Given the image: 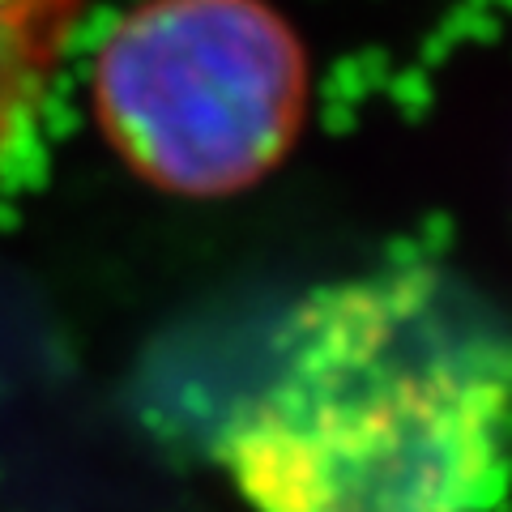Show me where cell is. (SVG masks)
<instances>
[{
	"mask_svg": "<svg viewBox=\"0 0 512 512\" xmlns=\"http://www.w3.org/2000/svg\"><path fill=\"white\" fill-rule=\"evenodd\" d=\"M218 457L248 512H491L512 487V325L436 265L316 286Z\"/></svg>",
	"mask_w": 512,
	"mask_h": 512,
	"instance_id": "1",
	"label": "cell"
},
{
	"mask_svg": "<svg viewBox=\"0 0 512 512\" xmlns=\"http://www.w3.org/2000/svg\"><path fill=\"white\" fill-rule=\"evenodd\" d=\"M107 146L175 197H231L265 180L308 120L312 69L269 0H141L90 73Z\"/></svg>",
	"mask_w": 512,
	"mask_h": 512,
	"instance_id": "2",
	"label": "cell"
},
{
	"mask_svg": "<svg viewBox=\"0 0 512 512\" xmlns=\"http://www.w3.org/2000/svg\"><path fill=\"white\" fill-rule=\"evenodd\" d=\"M90 0H0V163L35 116Z\"/></svg>",
	"mask_w": 512,
	"mask_h": 512,
	"instance_id": "3",
	"label": "cell"
}]
</instances>
